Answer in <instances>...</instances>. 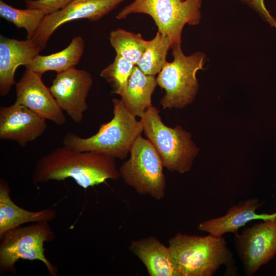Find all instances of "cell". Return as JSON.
<instances>
[{"mask_svg":"<svg viewBox=\"0 0 276 276\" xmlns=\"http://www.w3.org/2000/svg\"><path fill=\"white\" fill-rule=\"evenodd\" d=\"M115 159L105 154L79 151L63 145L36 162L32 179L36 185L72 178L87 189L120 177Z\"/></svg>","mask_w":276,"mask_h":276,"instance_id":"cell-1","label":"cell"},{"mask_svg":"<svg viewBox=\"0 0 276 276\" xmlns=\"http://www.w3.org/2000/svg\"><path fill=\"white\" fill-rule=\"evenodd\" d=\"M168 247L180 276H212L222 265L225 273H236L235 260L223 236L178 233L168 240Z\"/></svg>","mask_w":276,"mask_h":276,"instance_id":"cell-2","label":"cell"},{"mask_svg":"<svg viewBox=\"0 0 276 276\" xmlns=\"http://www.w3.org/2000/svg\"><path fill=\"white\" fill-rule=\"evenodd\" d=\"M112 102V118L102 124L96 133L82 137L73 132H67L63 137V145L79 151H92L125 159L143 131V125L125 108L121 99L114 98Z\"/></svg>","mask_w":276,"mask_h":276,"instance_id":"cell-3","label":"cell"},{"mask_svg":"<svg viewBox=\"0 0 276 276\" xmlns=\"http://www.w3.org/2000/svg\"><path fill=\"white\" fill-rule=\"evenodd\" d=\"M143 131L159 154L164 167L181 174L189 171L199 149L191 134L180 126L171 128L161 119L159 111L152 106L140 117Z\"/></svg>","mask_w":276,"mask_h":276,"instance_id":"cell-4","label":"cell"},{"mask_svg":"<svg viewBox=\"0 0 276 276\" xmlns=\"http://www.w3.org/2000/svg\"><path fill=\"white\" fill-rule=\"evenodd\" d=\"M202 3V0H134L116 18L121 20L135 13L148 15L157 31L169 37L172 48L181 44V33L186 24L195 26L200 22Z\"/></svg>","mask_w":276,"mask_h":276,"instance_id":"cell-5","label":"cell"},{"mask_svg":"<svg viewBox=\"0 0 276 276\" xmlns=\"http://www.w3.org/2000/svg\"><path fill=\"white\" fill-rule=\"evenodd\" d=\"M172 49L173 61H167L156 77L157 85L165 90L160 100L164 109L183 108L193 101L198 89L196 73L203 68L205 58L201 52L185 55L181 44Z\"/></svg>","mask_w":276,"mask_h":276,"instance_id":"cell-6","label":"cell"},{"mask_svg":"<svg viewBox=\"0 0 276 276\" xmlns=\"http://www.w3.org/2000/svg\"><path fill=\"white\" fill-rule=\"evenodd\" d=\"M55 238L47 221L18 226L7 232L0 244V274L16 272L15 265L20 259L39 260L52 276L57 275L58 268L44 255V243Z\"/></svg>","mask_w":276,"mask_h":276,"instance_id":"cell-7","label":"cell"},{"mask_svg":"<svg viewBox=\"0 0 276 276\" xmlns=\"http://www.w3.org/2000/svg\"><path fill=\"white\" fill-rule=\"evenodd\" d=\"M130 157L119 169L120 177L135 191L160 200L165 195L166 180L164 165L155 149L140 135L130 150Z\"/></svg>","mask_w":276,"mask_h":276,"instance_id":"cell-8","label":"cell"},{"mask_svg":"<svg viewBox=\"0 0 276 276\" xmlns=\"http://www.w3.org/2000/svg\"><path fill=\"white\" fill-rule=\"evenodd\" d=\"M234 245L245 274L254 275L276 255V217L234 234Z\"/></svg>","mask_w":276,"mask_h":276,"instance_id":"cell-9","label":"cell"},{"mask_svg":"<svg viewBox=\"0 0 276 276\" xmlns=\"http://www.w3.org/2000/svg\"><path fill=\"white\" fill-rule=\"evenodd\" d=\"M125 1L75 0L63 8L46 15L32 40L43 50L50 37L61 25L80 19L98 21Z\"/></svg>","mask_w":276,"mask_h":276,"instance_id":"cell-10","label":"cell"},{"mask_svg":"<svg viewBox=\"0 0 276 276\" xmlns=\"http://www.w3.org/2000/svg\"><path fill=\"white\" fill-rule=\"evenodd\" d=\"M93 83L89 72L74 67L57 73L49 89L60 108L78 124L88 108L86 98Z\"/></svg>","mask_w":276,"mask_h":276,"instance_id":"cell-11","label":"cell"},{"mask_svg":"<svg viewBox=\"0 0 276 276\" xmlns=\"http://www.w3.org/2000/svg\"><path fill=\"white\" fill-rule=\"evenodd\" d=\"M42 74L26 69L16 83V104L26 106L39 117L57 125L66 123L63 111L60 108L49 88L42 80Z\"/></svg>","mask_w":276,"mask_h":276,"instance_id":"cell-12","label":"cell"},{"mask_svg":"<svg viewBox=\"0 0 276 276\" xmlns=\"http://www.w3.org/2000/svg\"><path fill=\"white\" fill-rule=\"evenodd\" d=\"M46 120L26 106L14 103L0 107V139L16 142L24 147L41 136Z\"/></svg>","mask_w":276,"mask_h":276,"instance_id":"cell-13","label":"cell"},{"mask_svg":"<svg viewBox=\"0 0 276 276\" xmlns=\"http://www.w3.org/2000/svg\"><path fill=\"white\" fill-rule=\"evenodd\" d=\"M42 50L32 39L17 40L0 36V95L6 96L16 84L15 74L19 66H26Z\"/></svg>","mask_w":276,"mask_h":276,"instance_id":"cell-14","label":"cell"},{"mask_svg":"<svg viewBox=\"0 0 276 276\" xmlns=\"http://www.w3.org/2000/svg\"><path fill=\"white\" fill-rule=\"evenodd\" d=\"M263 204L257 198L241 201L231 207L223 216L204 221L198 225L199 231L217 237L227 233L235 234L239 229L251 221L266 220L276 217V212L259 214L256 211Z\"/></svg>","mask_w":276,"mask_h":276,"instance_id":"cell-15","label":"cell"},{"mask_svg":"<svg viewBox=\"0 0 276 276\" xmlns=\"http://www.w3.org/2000/svg\"><path fill=\"white\" fill-rule=\"evenodd\" d=\"M129 250L143 263L150 276H180L168 246L155 237L132 241Z\"/></svg>","mask_w":276,"mask_h":276,"instance_id":"cell-16","label":"cell"},{"mask_svg":"<svg viewBox=\"0 0 276 276\" xmlns=\"http://www.w3.org/2000/svg\"><path fill=\"white\" fill-rule=\"evenodd\" d=\"M56 217L55 211L47 209L30 211L15 204L10 197L8 182L0 180V239L8 231L29 222L50 221Z\"/></svg>","mask_w":276,"mask_h":276,"instance_id":"cell-17","label":"cell"},{"mask_svg":"<svg viewBox=\"0 0 276 276\" xmlns=\"http://www.w3.org/2000/svg\"><path fill=\"white\" fill-rule=\"evenodd\" d=\"M157 85L154 75L144 74L135 65L126 88L120 95L124 106L132 114L141 117L152 106L151 97Z\"/></svg>","mask_w":276,"mask_h":276,"instance_id":"cell-18","label":"cell"},{"mask_svg":"<svg viewBox=\"0 0 276 276\" xmlns=\"http://www.w3.org/2000/svg\"><path fill=\"white\" fill-rule=\"evenodd\" d=\"M84 48L83 38L77 36L73 38L69 45L63 50L48 55L38 54L25 67L41 74L50 71L61 73L75 67L79 64Z\"/></svg>","mask_w":276,"mask_h":276,"instance_id":"cell-19","label":"cell"},{"mask_svg":"<svg viewBox=\"0 0 276 276\" xmlns=\"http://www.w3.org/2000/svg\"><path fill=\"white\" fill-rule=\"evenodd\" d=\"M109 40L116 54L135 65L143 56L149 41L144 39L140 33H134L120 28L110 32Z\"/></svg>","mask_w":276,"mask_h":276,"instance_id":"cell-20","label":"cell"},{"mask_svg":"<svg viewBox=\"0 0 276 276\" xmlns=\"http://www.w3.org/2000/svg\"><path fill=\"white\" fill-rule=\"evenodd\" d=\"M171 47L169 37L157 31L154 37L149 40L146 50L136 65L144 74L155 76L167 62V53Z\"/></svg>","mask_w":276,"mask_h":276,"instance_id":"cell-21","label":"cell"},{"mask_svg":"<svg viewBox=\"0 0 276 276\" xmlns=\"http://www.w3.org/2000/svg\"><path fill=\"white\" fill-rule=\"evenodd\" d=\"M45 13L37 9H20L0 0V16L27 32V39H32L42 23Z\"/></svg>","mask_w":276,"mask_h":276,"instance_id":"cell-22","label":"cell"},{"mask_svg":"<svg viewBox=\"0 0 276 276\" xmlns=\"http://www.w3.org/2000/svg\"><path fill=\"white\" fill-rule=\"evenodd\" d=\"M135 65L116 54L113 61L101 71L100 76L110 84L113 93L120 96L127 86Z\"/></svg>","mask_w":276,"mask_h":276,"instance_id":"cell-23","label":"cell"},{"mask_svg":"<svg viewBox=\"0 0 276 276\" xmlns=\"http://www.w3.org/2000/svg\"><path fill=\"white\" fill-rule=\"evenodd\" d=\"M75 0H25L26 8L37 9L48 15L59 10Z\"/></svg>","mask_w":276,"mask_h":276,"instance_id":"cell-24","label":"cell"},{"mask_svg":"<svg viewBox=\"0 0 276 276\" xmlns=\"http://www.w3.org/2000/svg\"><path fill=\"white\" fill-rule=\"evenodd\" d=\"M239 1L255 10L262 18L276 29V20L268 12L265 5L264 0Z\"/></svg>","mask_w":276,"mask_h":276,"instance_id":"cell-25","label":"cell"}]
</instances>
